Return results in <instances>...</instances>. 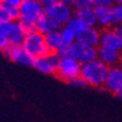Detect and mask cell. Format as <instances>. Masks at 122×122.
Segmentation results:
<instances>
[{
	"label": "cell",
	"mask_w": 122,
	"mask_h": 122,
	"mask_svg": "<svg viewBox=\"0 0 122 122\" xmlns=\"http://www.w3.org/2000/svg\"><path fill=\"white\" fill-rule=\"evenodd\" d=\"M10 41H9V39H8L7 37H5V35H2V34H0V50L5 51L7 48H9L10 47Z\"/></svg>",
	"instance_id": "26"
},
{
	"label": "cell",
	"mask_w": 122,
	"mask_h": 122,
	"mask_svg": "<svg viewBox=\"0 0 122 122\" xmlns=\"http://www.w3.org/2000/svg\"><path fill=\"white\" fill-rule=\"evenodd\" d=\"M74 15L77 16L86 26H96L97 25L96 14H95L94 8L83 9V10H76Z\"/></svg>",
	"instance_id": "16"
},
{
	"label": "cell",
	"mask_w": 122,
	"mask_h": 122,
	"mask_svg": "<svg viewBox=\"0 0 122 122\" xmlns=\"http://www.w3.org/2000/svg\"><path fill=\"white\" fill-rule=\"evenodd\" d=\"M45 41L50 52H58L63 47L59 32H53V33L45 35Z\"/></svg>",
	"instance_id": "17"
},
{
	"label": "cell",
	"mask_w": 122,
	"mask_h": 122,
	"mask_svg": "<svg viewBox=\"0 0 122 122\" xmlns=\"http://www.w3.org/2000/svg\"><path fill=\"white\" fill-rule=\"evenodd\" d=\"M36 25H37V32L43 34L44 36L47 34L53 33V32H59L62 27V25L59 22H57L55 19L50 18L46 14L36 23Z\"/></svg>",
	"instance_id": "14"
},
{
	"label": "cell",
	"mask_w": 122,
	"mask_h": 122,
	"mask_svg": "<svg viewBox=\"0 0 122 122\" xmlns=\"http://www.w3.org/2000/svg\"><path fill=\"white\" fill-rule=\"evenodd\" d=\"M73 5L76 10H83V9L94 8L92 0H74Z\"/></svg>",
	"instance_id": "21"
},
{
	"label": "cell",
	"mask_w": 122,
	"mask_h": 122,
	"mask_svg": "<svg viewBox=\"0 0 122 122\" xmlns=\"http://www.w3.org/2000/svg\"><path fill=\"white\" fill-rule=\"evenodd\" d=\"M95 14H96L97 25L102 28H110V26L114 24L112 7H95Z\"/></svg>",
	"instance_id": "13"
},
{
	"label": "cell",
	"mask_w": 122,
	"mask_h": 122,
	"mask_svg": "<svg viewBox=\"0 0 122 122\" xmlns=\"http://www.w3.org/2000/svg\"><path fill=\"white\" fill-rule=\"evenodd\" d=\"M22 46L34 59L48 56L50 53L48 47L46 45L45 36L39 32H35L30 35H26L25 41Z\"/></svg>",
	"instance_id": "3"
},
{
	"label": "cell",
	"mask_w": 122,
	"mask_h": 122,
	"mask_svg": "<svg viewBox=\"0 0 122 122\" xmlns=\"http://www.w3.org/2000/svg\"><path fill=\"white\" fill-rule=\"evenodd\" d=\"M114 2L119 3V5H122V0H114Z\"/></svg>",
	"instance_id": "32"
},
{
	"label": "cell",
	"mask_w": 122,
	"mask_h": 122,
	"mask_svg": "<svg viewBox=\"0 0 122 122\" xmlns=\"http://www.w3.org/2000/svg\"><path fill=\"white\" fill-rule=\"evenodd\" d=\"M99 46H105L122 51V37L116 30V28H106L100 33Z\"/></svg>",
	"instance_id": "10"
},
{
	"label": "cell",
	"mask_w": 122,
	"mask_h": 122,
	"mask_svg": "<svg viewBox=\"0 0 122 122\" xmlns=\"http://www.w3.org/2000/svg\"><path fill=\"white\" fill-rule=\"evenodd\" d=\"M70 84H71L73 87H79V88H83V87H86L87 86L86 81H85L82 76H79V77L73 79L71 82H70Z\"/></svg>",
	"instance_id": "24"
},
{
	"label": "cell",
	"mask_w": 122,
	"mask_h": 122,
	"mask_svg": "<svg viewBox=\"0 0 122 122\" xmlns=\"http://www.w3.org/2000/svg\"><path fill=\"white\" fill-rule=\"evenodd\" d=\"M100 33L95 26H86L83 30L76 34V41L86 45L97 47L100 44Z\"/></svg>",
	"instance_id": "12"
},
{
	"label": "cell",
	"mask_w": 122,
	"mask_h": 122,
	"mask_svg": "<svg viewBox=\"0 0 122 122\" xmlns=\"http://www.w3.org/2000/svg\"><path fill=\"white\" fill-rule=\"evenodd\" d=\"M109 68L98 58L88 63L82 64L81 76L86 81L87 85L93 87H102L105 85Z\"/></svg>",
	"instance_id": "1"
},
{
	"label": "cell",
	"mask_w": 122,
	"mask_h": 122,
	"mask_svg": "<svg viewBox=\"0 0 122 122\" xmlns=\"http://www.w3.org/2000/svg\"><path fill=\"white\" fill-rule=\"evenodd\" d=\"M20 19L37 23L45 15V7L41 0H25L19 7Z\"/></svg>",
	"instance_id": "4"
},
{
	"label": "cell",
	"mask_w": 122,
	"mask_h": 122,
	"mask_svg": "<svg viewBox=\"0 0 122 122\" xmlns=\"http://www.w3.org/2000/svg\"><path fill=\"white\" fill-rule=\"evenodd\" d=\"M93 5L95 7H112L114 0H92Z\"/></svg>",
	"instance_id": "25"
},
{
	"label": "cell",
	"mask_w": 122,
	"mask_h": 122,
	"mask_svg": "<svg viewBox=\"0 0 122 122\" xmlns=\"http://www.w3.org/2000/svg\"><path fill=\"white\" fill-rule=\"evenodd\" d=\"M3 1H5V2H8V3H10V5H15V7H20V5L22 3L23 0H3Z\"/></svg>",
	"instance_id": "28"
},
{
	"label": "cell",
	"mask_w": 122,
	"mask_h": 122,
	"mask_svg": "<svg viewBox=\"0 0 122 122\" xmlns=\"http://www.w3.org/2000/svg\"><path fill=\"white\" fill-rule=\"evenodd\" d=\"M58 2L64 3V5H73L74 0H58Z\"/></svg>",
	"instance_id": "29"
},
{
	"label": "cell",
	"mask_w": 122,
	"mask_h": 122,
	"mask_svg": "<svg viewBox=\"0 0 122 122\" xmlns=\"http://www.w3.org/2000/svg\"><path fill=\"white\" fill-rule=\"evenodd\" d=\"M45 14L55 19L57 22H59L62 25V24H66L73 16V11H72L71 5H64V3H61V2H57L52 7L46 8Z\"/></svg>",
	"instance_id": "8"
},
{
	"label": "cell",
	"mask_w": 122,
	"mask_h": 122,
	"mask_svg": "<svg viewBox=\"0 0 122 122\" xmlns=\"http://www.w3.org/2000/svg\"><path fill=\"white\" fill-rule=\"evenodd\" d=\"M116 95H117V96L119 97V98H121V99H122V85H121V87H120V89H119V91H118V93H117V94H116Z\"/></svg>",
	"instance_id": "31"
},
{
	"label": "cell",
	"mask_w": 122,
	"mask_h": 122,
	"mask_svg": "<svg viewBox=\"0 0 122 122\" xmlns=\"http://www.w3.org/2000/svg\"><path fill=\"white\" fill-rule=\"evenodd\" d=\"M61 37V41H62V46L63 47H70L73 43L76 41V34L73 30H71L70 28L66 27H61V30H59Z\"/></svg>",
	"instance_id": "18"
},
{
	"label": "cell",
	"mask_w": 122,
	"mask_h": 122,
	"mask_svg": "<svg viewBox=\"0 0 122 122\" xmlns=\"http://www.w3.org/2000/svg\"><path fill=\"white\" fill-rule=\"evenodd\" d=\"M122 85V66H110L108 74H107L106 81H105V89L110 93L117 94Z\"/></svg>",
	"instance_id": "9"
},
{
	"label": "cell",
	"mask_w": 122,
	"mask_h": 122,
	"mask_svg": "<svg viewBox=\"0 0 122 122\" xmlns=\"http://www.w3.org/2000/svg\"><path fill=\"white\" fill-rule=\"evenodd\" d=\"M19 23H20L21 28L23 30V32L25 33V35H30L32 33H35L37 32V25L36 23L30 22L27 20H23V19H19Z\"/></svg>",
	"instance_id": "20"
},
{
	"label": "cell",
	"mask_w": 122,
	"mask_h": 122,
	"mask_svg": "<svg viewBox=\"0 0 122 122\" xmlns=\"http://www.w3.org/2000/svg\"><path fill=\"white\" fill-rule=\"evenodd\" d=\"M66 58H72L79 63L85 64L98 58V49L97 47L76 41L70 47H66Z\"/></svg>",
	"instance_id": "2"
},
{
	"label": "cell",
	"mask_w": 122,
	"mask_h": 122,
	"mask_svg": "<svg viewBox=\"0 0 122 122\" xmlns=\"http://www.w3.org/2000/svg\"><path fill=\"white\" fill-rule=\"evenodd\" d=\"M23 1H25V0H23Z\"/></svg>",
	"instance_id": "33"
},
{
	"label": "cell",
	"mask_w": 122,
	"mask_h": 122,
	"mask_svg": "<svg viewBox=\"0 0 122 122\" xmlns=\"http://www.w3.org/2000/svg\"><path fill=\"white\" fill-rule=\"evenodd\" d=\"M82 64L79 63L72 58H62L57 69V76L60 80L66 82H70L75 77L81 76Z\"/></svg>",
	"instance_id": "5"
},
{
	"label": "cell",
	"mask_w": 122,
	"mask_h": 122,
	"mask_svg": "<svg viewBox=\"0 0 122 122\" xmlns=\"http://www.w3.org/2000/svg\"><path fill=\"white\" fill-rule=\"evenodd\" d=\"M97 49H98V59L108 66H119V63L121 62L122 51L105 47V46H99Z\"/></svg>",
	"instance_id": "11"
},
{
	"label": "cell",
	"mask_w": 122,
	"mask_h": 122,
	"mask_svg": "<svg viewBox=\"0 0 122 122\" xmlns=\"http://www.w3.org/2000/svg\"><path fill=\"white\" fill-rule=\"evenodd\" d=\"M3 55L9 60H11L14 63L21 64V66H33L34 58L24 49L23 46H12L7 48L3 51Z\"/></svg>",
	"instance_id": "7"
},
{
	"label": "cell",
	"mask_w": 122,
	"mask_h": 122,
	"mask_svg": "<svg viewBox=\"0 0 122 122\" xmlns=\"http://www.w3.org/2000/svg\"><path fill=\"white\" fill-rule=\"evenodd\" d=\"M11 21H14L11 18L10 13L5 10L2 5H0V24H3V23H8L11 22Z\"/></svg>",
	"instance_id": "23"
},
{
	"label": "cell",
	"mask_w": 122,
	"mask_h": 122,
	"mask_svg": "<svg viewBox=\"0 0 122 122\" xmlns=\"http://www.w3.org/2000/svg\"><path fill=\"white\" fill-rule=\"evenodd\" d=\"M33 66L37 71H39L41 73H44V74H56L57 72V69L52 64L49 56L34 59Z\"/></svg>",
	"instance_id": "15"
},
{
	"label": "cell",
	"mask_w": 122,
	"mask_h": 122,
	"mask_svg": "<svg viewBox=\"0 0 122 122\" xmlns=\"http://www.w3.org/2000/svg\"><path fill=\"white\" fill-rule=\"evenodd\" d=\"M64 26L68 27V28H70L71 30H73L75 34L80 33L81 30H83L84 28L86 27V25H85V24H84L77 16H75V15H73V16H72V18L64 24Z\"/></svg>",
	"instance_id": "19"
},
{
	"label": "cell",
	"mask_w": 122,
	"mask_h": 122,
	"mask_svg": "<svg viewBox=\"0 0 122 122\" xmlns=\"http://www.w3.org/2000/svg\"><path fill=\"white\" fill-rule=\"evenodd\" d=\"M112 13H113L114 24H120L122 23V5H117L112 7Z\"/></svg>",
	"instance_id": "22"
},
{
	"label": "cell",
	"mask_w": 122,
	"mask_h": 122,
	"mask_svg": "<svg viewBox=\"0 0 122 122\" xmlns=\"http://www.w3.org/2000/svg\"><path fill=\"white\" fill-rule=\"evenodd\" d=\"M41 2L43 3V5L46 8H50L52 5H55L57 2H58V0H41Z\"/></svg>",
	"instance_id": "27"
},
{
	"label": "cell",
	"mask_w": 122,
	"mask_h": 122,
	"mask_svg": "<svg viewBox=\"0 0 122 122\" xmlns=\"http://www.w3.org/2000/svg\"><path fill=\"white\" fill-rule=\"evenodd\" d=\"M116 30H117L118 33H119V35L122 37V23H120V24H117V27H116Z\"/></svg>",
	"instance_id": "30"
},
{
	"label": "cell",
	"mask_w": 122,
	"mask_h": 122,
	"mask_svg": "<svg viewBox=\"0 0 122 122\" xmlns=\"http://www.w3.org/2000/svg\"><path fill=\"white\" fill-rule=\"evenodd\" d=\"M0 34L5 35L12 46H22L26 37L25 33L21 28L19 21H11L0 24Z\"/></svg>",
	"instance_id": "6"
}]
</instances>
